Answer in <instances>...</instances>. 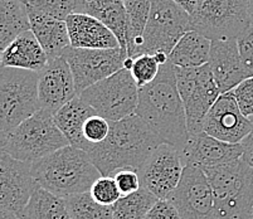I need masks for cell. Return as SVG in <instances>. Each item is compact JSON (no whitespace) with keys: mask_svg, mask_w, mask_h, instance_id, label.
Segmentation results:
<instances>
[{"mask_svg":"<svg viewBox=\"0 0 253 219\" xmlns=\"http://www.w3.org/2000/svg\"><path fill=\"white\" fill-rule=\"evenodd\" d=\"M62 57L70 64L78 96L88 87L124 70L128 58L127 52L121 47L114 49L68 47L62 53Z\"/></svg>","mask_w":253,"mask_h":219,"instance_id":"11","label":"cell"},{"mask_svg":"<svg viewBox=\"0 0 253 219\" xmlns=\"http://www.w3.org/2000/svg\"><path fill=\"white\" fill-rule=\"evenodd\" d=\"M158 200L148 189L141 188L136 193L121 197L112 205L114 219H144Z\"/></svg>","mask_w":253,"mask_h":219,"instance_id":"28","label":"cell"},{"mask_svg":"<svg viewBox=\"0 0 253 219\" xmlns=\"http://www.w3.org/2000/svg\"><path fill=\"white\" fill-rule=\"evenodd\" d=\"M29 14H44L59 20H66L72 13H77L75 0H20Z\"/></svg>","mask_w":253,"mask_h":219,"instance_id":"30","label":"cell"},{"mask_svg":"<svg viewBox=\"0 0 253 219\" xmlns=\"http://www.w3.org/2000/svg\"><path fill=\"white\" fill-rule=\"evenodd\" d=\"M38 80V72L1 67L0 136L8 133L41 110Z\"/></svg>","mask_w":253,"mask_h":219,"instance_id":"6","label":"cell"},{"mask_svg":"<svg viewBox=\"0 0 253 219\" xmlns=\"http://www.w3.org/2000/svg\"><path fill=\"white\" fill-rule=\"evenodd\" d=\"M111 130V122L100 115H93L84 124V136L88 144L96 145L105 141Z\"/></svg>","mask_w":253,"mask_h":219,"instance_id":"33","label":"cell"},{"mask_svg":"<svg viewBox=\"0 0 253 219\" xmlns=\"http://www.w3.org/2000/svg\"><path fill=\"white\" fill-rule=\"evenodd\" d=\"M37 188L32 164L15 160L5 153L0 154V211L19 218Z\"/></svg>","mask_w":253,"mask_h":219,"instance_id":"14","label":"cell"},{"mask_svg":"<svg viewBox=\"0 0 253 219\" xmlns=\"http://www.w3.org/2000/svg\"><path fill=\"white\" fill-rule=\"evenodd\" d=\"M96 111L80 96H76L72 101L59 108L54 116V121L71 146L84 150L88 145L84 136V128L87 120Z\"/></svg>","mask_w":253,"mask_h":219,"instance_id":"21","label":"cell"},{"mask_svg":"<svg viewBox=\"0 0 253 219\" xmlns=\"http://www.w3.org/2000/svg\"><path fill=\"white\" fill-rule=\"evenodd\" d=\"M160 67L162 64L159 63L154 54H141L134 58L130 72L137 87L142 88L156 80Z\"/></svg>","mask_w":253,"mask_h":219,"instance_id":"31","label":"cell"},{"mask_svg":"<svg viewBox=\"0 0 253 219\" xmlns=\"http://www.w3.org/2000/svg\"><path fill=\"white\" fill-rule=\"evenodd\" d=\"M38 94L41 110L53 115L78 96L72 71L63 57L50 59L39 72Z\"/></svg>","mask_w":253,"mask_h":219,"instance_id":"16","label":"cell"},{"mask_svg":"<svg viewBox=\"0 0 253 219\" xmlns=\"http://www.w3.org/2000/svg\"><path fill=\"white\" fill-rule=\"evenodd\" d=\"M250 17L251 25H253V0H250Z\"/></svg>","mask_w":253,"mask_h":219,"instance_id":"41","label":"cell"},{"mask_svg":"<svg viewBox=\"0 0 253 219\" xmlns=\"http://www.w3.org/2000/svg\"><path fill=\"white\" fill-rule=\"evenodd\" d=\"M75 1H76V5H77V13H84L86 0H75Z\"/></svg>","mask_w":253,"mask_h":219,"instance_id":"40","label":"cell"},{"mask_svg":"<svg viewBox=\"0 0 253 219\" xmlns=\"http://www.w3.org/2000/svg\"><path fill=\"white\" fill-rule=\"evenodd\" d=\"M71 47L82 49H114L120 43L105 24L86 13H72L66 19Z\"/></svg>","mask_w":253,"mask_h":219,"instance_id":"19","label":"cell"},{"mask_svg":"<svg viewBox=\"0 0 253 219\" xmlns=\"http://www.w3.org/2000/svg\"><path fill=\"white\" fill-rule=\"evenodd\" d=\"M241 145H242L243 149L242 160L245 161V163H247L251 168H253V136H247V137L241 142Z\"/></svg>","mask_w":253,"mask_h":219,"instance_id":"38","label":"cell"},{"mask_svg":"<svg viewBox=\"0 0 253 219\" xmlns=\"http://www.w3.org/2000/svg\"><path fill=\"white\" fill-rule=\"evenodd\" d=\"M126 13H127V38L126 49L128 58H136L139 49L142 45L144 33L148 25L151 10V0H126Z\"/></svg>","mask_w":253,"mask_h":219,"instance_id":"27","label":"cell"},{"mask_svg":"<svg viewBox=\"0 0 253 219\" xmlns=\"http://www.w3.org/2000/svg\"><path fill=\"white\" fill-rule=\"evenodd\" d=\"M189 31L192 25L188 11L172 0H151L150 17L137 57L156 53L170 56L181 37Z\"/></svg>","mask_w":253,"mask_h":219,"instance_id":"9","label":"cell"},{"mask_svg":"<svg viewBox=\"0 0 253 219\" xmlns=\"http://www.w3.org/2000/svg\"><path fill=\"white\" fill-rule=\"evenodd\" d=\"M144 219H180V217L169 199H159Z\"/></svg>","mask_w":253,"mask_h":219,"instance_id":"37","label":"cell"},{"mask_svg":"<svg viewBox=\"0 0 253 219\" xmlns=\"http://www.w3.org/2000/svg\"><path fill=\"white\" fill-rule=\"evenodd\" d=\"M123 1H126V0H123Z\"/></svg>","mask_w":253,"mask_h":219,"instance_id":"43","label":"cell"},{"mask_svg":"<svg viewBox=\"0 0 253 219\" xmlns=\"http://www.w3.org/2000/svg\"><path fill=\"white\" fill-rule=\"evenodd\" d=\"M204 172L214 195L217 219H253V168L241 158Z\"/></svg>","mask_w":253,"mask_h":219,"instance_id":"5","label":"cell"},{"mask_svg":"<svg viewBox=\"0 0 253 219\" xmlns=\"http://www.w3.org/2000/svg\"><path fill=\"white\" fill-rule=\"evenodd\" d=\"M80 97L88 103L96 114L110 122H116L136 114L139 87L130 71L124 68L84 89Z\"/></svg>","mask_w":253,"mask_h":219,"instance_id":"8","label":"cell"},{"mask_svg":"<svg viewBox=\"0 0 253 219\" xmlns=\"http://www.w3.org/2000/svg\"><path fill=\"white\" fill-rule=\"evenodd\" d=\"M159 136L137 115L111 122V130L101 144L84 149L102 176H114L120 170L139 172L154 150L162 145Z\"/></svg>","mask_w":253,"mask_h":219,"instance_id":"1","label":"cell"},{"mask_svg":"<svg viewBox=\"0 0 253 219\" xmlns=\"http://www.w3.org/2000/svg\"><path fill=\"white\" fill-rule=\"evenodd\" d=\"M159 136L163 144L172 145L181 151L189 131L183 101L176 86L175 66L171 62L160 67L154 82L139 88L136 114Z\"/></svg>","mask_w":253,"mask_h":219,"instance_id":"2","label":"cell"},{"mask_svg":"<svg viewBox=\"0 0 253 219\" xmlns=\"http://www.w3.org/2000/svg\"><path fill=\"white\" fill-rule=\"evenodd\" d=\"M181 154L169 144L159 145L139 170L141 186L158 199H169L178 188L184 172Z\"/></svg>","mask_w":253,"mask_h":219,"instance_id":"13","label":"cell"},{"mask_svg":"<svg viewBox=\"0 0 253 219\" xmlns=\"http://www.w3.org/2000/svg\"><path fill=\"white\" fill-rule=\"evenodd\" d=\"M190 25L211 42L237 39L251 27L250 0H198Z\"/></svg>","mask_w":253,"mask_h":219,"instance_id":"7","label":"cell"},{"mask_svg":"<svg viewBox=\"0 0 253 219\" xmlns=\"http://www.w3.org/2000/svg\"><path fill=\"white\" fill-rule=\"evenodd\" d=\"M49 58L39 44L33 32L20 34L8 47L1 50V67L41 72L47 67Z\"/></svg>","mask_w":253,"mask_h":219,"instance_id":"20","label":"cell"},{"mask_svg":"<svg viewBox=\"0 0 253 219\" xmlns=\"http://www.w3.org/2000/svg\"><path fill=\"white\" fill-rule=\"evenodd\" d=\"M176 86L183 101L190 133L203 131V124L220 93L208 64L197 68L175 67Z\"/></svg>","mask_w":253,"mask_h":219,"instance_id":"10","label":"cell"},{"mask_svg":"<svg viewBox=\"0 0 253 219\" xmlns=\"http://www.w3.org/2000/svg\"><path fill=\"white\" fill-rule=\"evenodd\" d=\"M28 31H31V18L27 6L20 0H0V49L4 50Z\"/></svg>","mask_w":253,"mask_h":219,"instance_id":"25","label":"cell"},{"mask_svg":"<svg viewBox=\"0 0 253 219\" xmlns=\"http://www.w3.org/2000/svg\"><path fill=\"white\" fill-rule=\"evenodd\" d=\"M237 44L246 78L253 77V25L237 38Z\"/></svg>","mask_w":253,"mask_h":219,"instance_id":"34","label":"cell"},{"mask_svg":"<svg viewBox=\"0 0 253 219\" xmlns=\"http://www.w3.org/2000/svg\"><path fill=\"white\" fill-rule=\"evenodd\" d=\"M232 94L236 98L239 108L246 117L253 116V77L243 80L233 91Z\"/></svg>","mask_w":253,"mask_h":219,"instance_id":"35","label":"cell"},{"mask_svg":"<svg viewBox=\"0 0 253 219\" xmlns=\"http://www.w3.org/2000/svg\"><path fill=\"white\" fill-rule=\"evenodd\" d=\"M250 121H251V124H252V132H251V135L253 136V116L250 117Z\"/></svg>","mask_w":253,"mask_h":219,"instance_id":"42","label":"cell"},{"mask_svg":"<svg viewBox=\"0 0 253 219\" xmlns=\"http://www.w3.org/2000/svg\"><path fill=\"white\" fill-rule=\"evenodd\" d=\"M180 154L184 167H197L204 170L241 159L243 149L241 144L220 141L204 131H201L190 133Z\"/></svg>","mask_w":253,"mask_h":219,"instance_id":"17","label":"cell"},{"mask_svg":"<svg viewBox=\"0 0 253 219\" xmlns=\"http://www.w3.org/2000/svg\"><path fill=\"white\" fill-rule=\"evenodd\" d=\"M114 177L123 197L136 193L142 188L139 173L135 170H120L114 175Z\"/></svg>","mask_w":253,"mask_h":219,"instance_id":"36","label":"cell"},{"mask_svg":"<svg viewBox=\"0 0 253 219\" xmlns=\"http://www.w3.org/2000/svg\"><path fill=\"white\" fill-rule=\"evenodd\" d=\"M211 41L195 31L186 32L169 56V62L180 68H197L209 63Z\"/></svg>","mask_w":253,"mask_h":219,"instance_id":"24","label":"cell"},{"mask_svg":"<svg viewBox=\"0 0 253 219\" xmlns=\"http://www.w3.org/2000/svg\"><path fill=\"white\" fill-rule=\"evenodd\" d=\"M203 131L220 141L241 144L252 132V124L242 114L232 92H227L220 94L208 112Z\"/></svg>","mask_w":253,"mask_h":219,"instance_id":"15","label":"cell"},{"mask_svg":"<svg viewBox=\"0 0 253 219\" xmlns=\"http://www.w3.org/2000/svg\"><path fill=\"white\" fill-rule=\"evenodd\" d=\"M172 1H175L179 6H181L189 14H192L193 11H194L195 5L198 3V0H172Z\"/></svg>","mask_w":253,"mask_h":219,"instance_id":"39","label":"cell"},{"mask_svg":"<svg viewBox=\"0 0 253 219\" xmlns=\"http://www.w3.org/2000/svg\"><path fill=\"white\" fill-rule=\"evenodd\" d=\"M89 193L95 198L96 202L103 205H109V207H112L120 198L123 197L115 177L102 176V175L92 185Z\"/></svg>","mask_w":253,"mask_h":219,"instance_id":"32","label":"cell"},{"mask_svg":"<svg viewBox=\"0 0 253 219\" xmlns=\"http://www.w3.org/2000/svg\"><path fill=\"white\" fill-rule=\"evenodd\" d=\"M31 31L42 45L48 58L56 59L71 47L70 34L66 20H59L44 14H29Z\"/></svg>","mask_w":253,"mask_h":219,"instance_id":"22","label":"cell"},{"mask_svg":"<svg viewBox=\"0 0 253 219\" xmlns=\"http://www.w3.org/2000/svg\"><path fill=\"white\" fill-rule=\"evenodd\" d=\"M19 219H72V217L64 198L38 185Z\"/></svg>","mask_w":253,"mask_h":219,"instance_id":"26","label":"cell"},{"mask_svg":"<svg viewBox=\"0 0 253 219\" xmlns=\"http://www.w3.org/2000/svg\"><path fill=\"white\" fill-rule=\"evenodd\" d=\"M208 66L222 94L233 91L246 80L237 39L213 41Z\"/></svg>","mask_w":253,"mask_h":219,"instance_id":"18","label":"cell"},{"mask_svg":"<svg viewBox=\"0 0 253 219\" xmlns=\"http://www.w3.org/2000/svg\"><path fill=\"white\" fill-rule=\"evenodd\" d=\"M84 13L95 17L105 24L120 43V47L126 49L127 38V13L123 0H86Z\"/></svg>","mask_w":253,"mask_h":219,"instance_id":"23","label":"cell"},{"mask_svg":"<svg viewBox=\"0 0 253 219\" xmlns=\"http://www.w3.org/2000/svg\"><path fill=\"white\" fill-rule=\"evenodd\" d=\"M32 175L41 188L68 198L91 190L101 173L84 150L68 145L32 164Z\"/></svg>","mask_w":253,"mask_h":219,"instance_id":"3","label":"cell"},{"mask_svg":"<svg viewBox=\"0 0 253 219\" xmlns=\"http://www.w3.org/2000/svg\"><path fill=\"white\" fill-rule=\"evenodd\" d=\"M68 145L70 142L56 125L53 114L44 110H39L19 126L0 136L1 153L28 164L47 158Z\"/></svg>","mask_w":253,"mask_h":219,"instance_id":"4","label":"cell"},{"mask_svg":"<svg viewBox=\"0 0 253 219\" xmlns=\"http://www.w3.org/2000/svg\"><path fill=\"white\" fill-rule=\"evenodd\" d=\"M72 219H114L112 207L96 202L89 191L64 198Z\"/></svg>","mask_w":253,"mask_h":219,"instance_id":"29","label":"cell"},{"mask_svg":"<svg viewBox=\"0 0 253 219\" xmlns=\"http://www.w3.org/2000/svg\"><path fill=\"white\" fill-rule=\"evenodd\" d=\"M180 219H217L215 202L206 172L185 167L178 188L169 197Z\"/></svg>","mask_w":253,"mask_h":219,"instance_id":"12","label":"cell"}]
</instances>
